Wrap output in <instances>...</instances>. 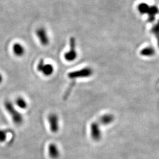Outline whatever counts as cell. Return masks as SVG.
Masks as SVG:
<instances>
[{
    "label": "cell",
    "mask_w": 159,
    "mask_h": 159,
    "mask_svg": "<svg viewBox=\"0 0 159 159\" xmlns=\"http://www.w3.org/2000/svg\"><path fill=\"white\" fill-rule=\"evenodd\" d=\"M4 107L7 113L11 116L13 122L16 125H21L23 124L24 122L23 114L16 110L12 102L9 100H7L4 102Z\"/></svg>",
    "instance_id": "1"
},
{
    "label": "cell",
    "mask_w": 159,
    "mask_h": 159,
    "mask_svg": "<svg viewBox=\"0 0 159 159\" xmlns=\"http://www.w3.org/2000/svg\"><path fill=\"white\" fill-rule=\"evenodd\" d=\"M93 70L89 67L81 68L80 70L69 72L67 74L68 78L74 80L77 79H85L91 77L93 74Z\"/></svg>",
    "instance_id": "2"
},
{
    "label": "cell",
    "mask_w": 159,
    "mask_h": 159,
    "mask_svg": "<svg viewBox=\"0 0 159 159\" xmlns=\"http://www.w3.org/2000/svg\"><path fill=\"white\" fill-rule=\"evenodd\" d=\"M37 69L43 75L46 77L51 76L54 73V66L49 63H46L43 59H41L37 64Z\"/></svg>",
    "instance_id": "3"
},
{
    "label": "cell",
    "mask_w": 159,
    "mask_h": 159,
    "mask_svg": "<svg viewBox=\"0 0 159 159\" xmlns=\"http://www.w3.org/2000/svg\"><path fill=\"white\" fill-rule=\"evenodd\" d=\"M76 42L74 37H71L70 39V50L64 54V58L68 62L75 61L78 56L75 48Z\"/></svg>",
    "instance_id": "4"
},
{
    "label": "cell",
    "mask_w": 159,
    "mask_h": 159,
    "mask_svg": "<svg viewBox=\"0 0 159 159\" xmlns=\"http://www.w3.org/2000/svg\"><path fill=\"white\" fill-rule=\"evenodd\" d=\"M90 136L91 139L95 142H99L102 138V132L100 129L99 123L93 122L90 125Z\"/></svg>",
    "instance_id": "5"
},
{
    "label": "cell",
    "mask_w": 159,
    "mask_h": 159,
    "mask_svg": "<svg viewBox=\"0 0 159 159\" xmlns=\"http://www.w3.org/2000/svg\"><path fill=\"white\" fill-rule=\"evenodd\" d=\"M48 121L51 132L53 133H57L60 129L59 118L57 114H50L48 116Z\"/></svg>",
    "instance_id": "6"
},
{
    "label": "cell",
    "mask_w": 159,
    "mask_h": 159,
    "mask_svg": "<svg viewBox=\"0 0 159 159\" xmlns=\"http://www.w3.org/2000/svg\"><path fill=\"white\" fill-rule=\"evenodd\" d=\"M36 35L42 46H47L49 44L50 39L46 29L40 27L37 29Z\"/></svg>",
    "instance_id": "7"
},
{
    "label": "cell",
    "mask_w": 159,
    "mask_h": 159,
    "mask_svg": "<svg viewBox=\"0 0 159 159\" xmlns=\"http://www.w3.org/2000/svg\"><path fill=\"white\" fill-rule=\"evenodd\" d=\"M159 14V8L157 6H150L148 9L146 15H148V21L150 23H153L155 20L156 17Z\"/></svg>",
    "instance_id": "8"
},
{
    "label": "cell",
    "mask_w": 159,
    "mask_h": 159,
    "mask_svg": "<svg viewBox=\"0 0 159 159\" xmlns=\"http://www.w3.org/2000/svg\"><path fill=\"white\" fill-rule=\"evenodd\" d=\"M48 152L49 156L52 159H58L60 157V152L55 143H50L48 146Z\"/></svg>",
    "instance_id": "9"
},
{
    "label": "cell",
    "mask_w": 159,
    "mask_h": 159,
    "mask_svg": "<svg viewBox=\"0 0 159 159\" xmlns=\"http://www.w3.org/2000/svg\"><path fill=\"white\" fill-rule=\"evenodd\" d=\"M115 117L113 114L110 113L104 114L99 119V123L104 125H107L113 123Z\"/></svg>",
    "instance_id": "10"
},
{
    "label": "cell",
    "mask_w": 159,
    "mask_h": 159,
    "mask_svg": "<svg viewBox=\"0 0 159 159\" xmlns=\"http://www.w3.org/2000/svg\"><path fill=\"white\" fill-rule=\"evenodd\" d=\"M12 51L15 56L18 57H23L25 52L24 47L20 43H15L12 46Z\"/></svg>",
    "instance_id": "11"
},
{
    "label": "cell",
    "mask_w": 159,
    "mask_h": 159,
    "mask_svg": "<svg viewBox=\"0 0 159 159\" xmlns=\"http://www.w3.org/2000/svg\"><path fill=\"white\" fill-rule=\"evenodd\" d=\"M140 54L142 56L145 57H153L156 54V50L153 47L151 46H148L144 48L140 52Z\"/></svg>",
    "instance_id": "12"
},
{
    "label": "cell",
    "mask_w": 159,
    "mask_h": 159,
    "mask_svg": "<svg viewBox=\"0 0 159 159\" xmlns=\"http://www.w3.org/2000/svg\"><path fill=\"white\" fill-rule=\"evenodd\" d=\"M16 104L19 108L21 109H25L27 108L28 104L26 100L21 97H18L16 100Z\"/></svg>",
    "instance_id": "13"
},
{
    "label": "cell",
    "mask_w": 159,
    "mask_h": 159,
    "mask_svg": "<svg viewBox=\"0 0 159 159\" xmlns=\"http://www.w3.org/2000/svg\"><path fill=\"white\" fill-rule=\"evenodd\" d=\"M149 6H150L148 4L145 3V2L140 3L137 6V10L141 14H143V15L146 14L148 9L149 8Z\"/></svg>",
    "instance_id": "14"
},
{
    "label": "cell",
    "mask_w": 159,
    "mask_h": 159,
    "mask_svg": "<svg viewBox=\"0 0 159 159\" xmlns=\"http://www.w3.org/2000/svg\"><path fill=\"white\" fill-rule=\"evenodd\" d=\"M8 131L6 130L0 129V143L6 142L7 138Z\"/></svg>",
    "instance_id": "15"
},
{
    "label": "cell",
    "mask_w": 159,
    "mask_h": 159,
    "mask_svg": "<svg viewBox=\"0 0 159 159\" xmlns=\"http://www.w3.org/2000/svg\"><path fill=\"white\" fill-rule=\"evenodd\" d=\"M151 33L155 36L159 34V20L152 27L151 29Z\"/></svg>",
    "instance_id": "16"
},
{
    "label": "cell",
    "mask_w": 159,
    "mask_h": 159,
    "mask_svg": "<svg viewBox=\"0 0 159 159\" xmlns=\"http://www.w3.org/2000/svg\"><path fill=\"white\" fill-rule=\"evenodd\" d=\"M156 37L157 39V46H159V34H157V35H156Z\"/></svg>",
    "instance_id": "17"
},
{
    "label": "cell",
    "mask_w": 159,
    "mask_h": 159,
    "mask_svg": "<svg viewBox=\"0 0 159 159\" xmlns=\"http://www.w3.org/2000/svg\"><path fill=\"white\" fill-rule=\"evenodd\" d=\"M2 81H3V76L2 74H0V84L2 83Z\"/></svg>",
    "instance_id": "18"
}]
</instances>
